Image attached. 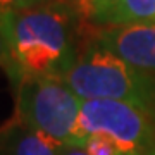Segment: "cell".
Here are the masks:
<instances>
[{
	"mask_svg": "<svg viewBox=\"0 0 155 155\" xmlns=\"http://www.w3.org/2000/svg\"><path fill=\"white\" fill-rule=\"evenodd\" d=\"M0 28L22 76L62 78L76 64L86 22L71 0H48L0 14Z\"/></svg>",
	"mask_w": 155,
	"mask_h": 155,
	"instance_id": "obj_1",
	"label": "cell"
},
{
	"mask_svg": "<svg viewBox=\"0 0 155 155\" xmlns=\"http://www.w3.org/2000/svg\"><path fill=\"white\" fill-rule=\"evenodd\" d=\"M64 81L81 100H119L155 119V74L140 71L86 36Z\"/></svg>",
	"mask_w": 155,
	"mask_h": 155,
	"instance_id": "obj_2",
	"label": "cell"
},
{
	"mask_svg": "<svg viewBox=\"0 0 155 155\" xmlns=\"http://www.w3.org/2000/svg\"><path fill=\"white\" fill-rule=\"evenodd\" d=\"M43 2H48V0H0V14L22 11V9H28V7L40 5Z\"/></svg>",
	"mask_w": 155,
	"mask_h": 155,
	"instance_id": "obj_10",
	"label": "cell"
},
{
	"mask_svg": "<svg viewBox=\"0 0 155 155\" xmlns=\"http://www.w3.org/2000/svg\"><path fill=\"white\" fill-rule=\"evenodd\" d=\"M62 145L21 122L17 117L0 127V155H61Z\"/></svg>",
	"mask_w": 155,
	"mask_h": 155,
	"instance_id": "obj_6",
	"label": "cell"
},
{
	"mask_svg": "<svg viewBox=\"0 0 155 155\" xmlns=\"http://www.w3.org/2000/svg\"><path fill=\"white\" fill-rule=\"evenodd\" d=\"M155 21V0H116L109 9L97 16L88 26H122Z\"/></svg>",
	"mask_w": 155,
	"mask_h": 155,
	"instance_id": "obj_7",
	"label": "cell"
},
{
	"mask_svg": "<svg viewBox=\"0 0 155 155\" xmlns=\"http://www.w3.org/2000/svg\"><path fill=\"white\" fill-rule=\"evenodd\" d=\"M114 2L116 0H78V2H74V5H76L78 12L81 14L83 21L90 24L95 17L100 16L105 9H109Z\"/></svg>",
	"mask_w": 155,
	"mask_h": 155,
	"instance_id": "obj_9",
	"label": "cell"
},
{
	"mask_svg": "<svg viewBox=\"0 0 155 155\" xmlns=\"http://www.w3.org/2000/svg\"><path fill=\"white\" fill-rule=\"evenodd\" d=\"M16 117L61 145H74L81 98L62 78L24 76L16 88Z\"/></svg>",
	"mask_w": 155,
	"mask_h": 155,
	"instance_id": "obj_3",
	"label": "cell"
},
{
	"mask_svg": "<svg viewBox=\"0 0 155 155\" xmlns=\"http://www.w3.org/2000/svg\"><path fill=\"white\" fill-rule=\"evenodd\" d=\"M102 134L134 155H155V119L141 109L119 100H81L74 145Z\"/></svg>",
	"mask_w": 155,
	"mask_h": 155,
	"instance_id": "obj_4",
	"label": "cell"
},
{
	"mask_svg": "<svg viewBox=\"0 0 155 155\" xmlns=\"http://www.w3.org/2000/svg\"><path fill=\"white\" fill-rule=\"evenodd\" d=\"M90 36L140 71L155 74V21L122 26H88Z\"/></svg>",
	"mask_w": 155,
	"mask_h": 155,
	"instance_id": "obj_5",
	"label": "cell"
},
{
	"mask_svg": "<svg viewBox=\"0 0 155 155\" xmlns=\"http://www.w3.org/2000/svg\"><path fill=\"white\" fill-rule=\"evenodd\" d=\"M0 69L7 74L9 81L12 83V86L16 88L17 84L21 83L22 72L19 71V67L16 66V62L12 61V55H11V50H9V45H7V40L2 33V28H0Z\"/></svg>",
	"mask_w": 155,
	"mask_h": 155,
	"instance_id": "obj_8",
	"label": "cell"
},
{
	"mask_svg": "<svg viewBox=\"0 0 155 155\" xmlns=\"http://www.w3.org/2000/svg\"><path fill=\"white\" fill-rule=\"evenodd\" d=\"M71 2H78V0H71Z\"/></svg>",
	"mask_w": 155,
	"mask_h": 155,
	"instance_id": "obj_12",
	"label": "cell"
},
{
	"mask_svg": "<svg viewBox=\"0 0 155 155\" xmlns=\"http://www.w3.org/2000/svg\"><path fill=\"white\" fill-rule=\"evenodd\" d=\"M61 155H88L83 148L79 147H71V145H62Z\"/></svg>",
	"mask_w": 155,
	"mask_h": 155,
	"instance_id": "obj_11",
	"label": "cell"
}]
</instances>
